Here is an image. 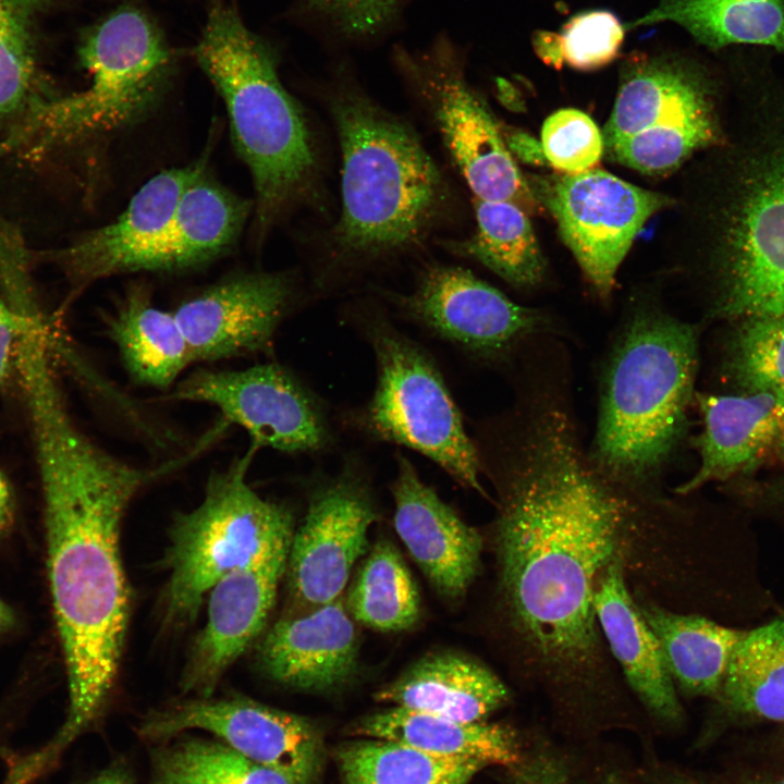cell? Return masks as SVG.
I'll return each mask as SVG.
<instances>
[{"label": "cell", "instance_id": "ac0fdd59", "mask_svg": "<svg viewBox=\"0 0 784 784\" xmlns=\"http://www.w3.org/2000/svg\"><path fill=\"white\" fill-rule=\"evenodd\" d=\"M291 540L234 568L210 589L206 623L183 671L185 693L210 697L224 672L264 629L286 569Z\"/></svg>", "mask_w": 784, "mask_h": 784}, {"label": "cell", "instance_id": "8d00e7d4", "mask_svg": "<svg viewBox=\"0 0 784 784\" xmlns=\"http://www.w3.org/2000/svg\"><path fill=\"white\" fill-rule=\"evenodd\" d=\"M412 0H301L324 35L346 45L375 44L400 26Z\"/></svg>", "mask_w": 784, "mask_h": 784}, {"label": "cell", "instance_id": "7a4b0ae2", "mask_svg": "<svg viewBox=\"0 0 784 784\" xmlns=\"http://www.w3.org/2000/svg\"><path fill=\"white\" fill-rule=\"evenodd\" d=\"M40 476L50 592L63 650L69 708L46 743L61 757L99 716L114 686L130 616L120 551L124 513L138 491L179 465H130L91 442L57 381L23 391Z\"/></svg>", "mask_w": 784, "mask_h": 784}, {"label": "cell", "instance_id": "5bb4252c", "mask_svg": "<svg viewBox=\"0 0 784 784\" xmlns=\"http://www.w3.org/2000/svg\"><path fill=\"white\" fill-rule=\"evenodd\" d=\"M389 296L408 319L485 360L504 359L553 328L546 313L516 304L457 266L429 265L409 293Z\"/></svg>", "mask_w": 784, "mask_h": 784}, {"label": "cell", "instance_id": "7dc6e473", "mask_svg": "<svg viewBox=\"0 0 784 784\" xmlns=\"http://www.w3.org/2000/svg\"><path fill=\"white\" fill-rule=\"evenodd\" d=\"M656 784H695L688 777L681 774H667L662 776Z\"/></svg>", "mask_w": 784, "mask_h": 784}, {"label": "cell", "instance_id": "484cf974", "mask_svg": "<svg viewBox=\"0 0 784 784\" xmlns=\"http://www.w3.org/2000/svg\"><path fill=\"white\" fill-rule=\"evenodd\" d=\"M633 596L659 642L675 687L690 697L715 699L744 630L698 614L673 612L641 590Z\"/></svg>", "mask_w": 784, "mask_h": 784}, {"label": "cell", "instance_id": "4fadbf2b", "mask_svg": "<svg viewBox=\"0 0 784 784\" xmlns=\"http://www.w3.org/2000/svg\"><path fill=\"white\" fill-rule=\"evenodd\" d=\"M169 399L213 406L225 422L247 432L256 450L315 452L330 442L320 402L275 363L237 370L198 369L182 379Z\"/></svg>", "mask_w": 784, "mask_h": 784}, {"label": "cell", "instance_id": "836d02e7", "mask_svg": "<svg viewBox=\"0 0 784 784\" xmlns=\"http://www.w3.org/2000/svg\"><path fill=\"white\" fill-rule=\"evenodd\" d=\"M152 784H290L221 740L180 739L152 755Z\"/></svg>", "mask_w": 784, "mask_h": 784}, {"label": "cell", "instance_id": "f35d334b", "mask_svg": "<svg viewBox=\"0 0 784 784\" xmlns=\"http://www.w3.org/2000/svg\"><path fill=\"white\" fill-rule=\"evenodd\" d=\"M625 33L609 10L580 12L562 27L564 62L578 71L599 70L618 58Z\"/></svg>", "mask_w": 784, "mask_h": 784}, {"label": "cell", "instance_id": "74e56055", "mask_svg": "<svg viewBox=\"0 0 784 784\" xmlns=\"http://www.w3.org/2000/svg\"><path fill=\"white\" fill-rule=\"evenodd\" d=\"M540 142L548 164L564 174L596 169L604 154L602 132L588 114L574 108L550 114Z\"/></svg>", "mask_w": 784, "mask_h": 784}, {"label": "cell", "instance_id": "e0dca14e", "mask_svg": "<svg viewBox=\"0 0 784 784\" xmlns=\"http://www.w3.org/2000/svg\"><path fill=\"white\" fill-rule=\"evenodd\" d=\"M294 294L287 273H245L209 286L173 314L194 363H212L270 352Z\"/></svg>", "mask_w": 784, "mask_h": 784}, {"label": "cell", "instance_id": "f1b7e54d", "mask_svg": "<svg viewBox=\"0 0 784 784\" xmlns=\"http://www.w3.org/2000/svg\"><path fill=\"white\" fill-rule=\"evenodd\" d=\"M355 731L367 738L394 740L434 755L479 760L487 765L515 767L522 760L514 731L486 721L461 722L391 706L363 718Z\"/></svg>", "mask_w": 784, "mask_h": 784}, {"label": "cell", "instance_id": "d4e9b609", "mask_svg": "<svg viewBox=\"0 0 784 784\" xmlns=\"http://www.w3.org/2000/svg\"><path fill=\"white\" fill-rule=\"evenodd\" d=\"M248 205L205 174L183 192L176 209L136 271H179L224 253L238 236Z\"/></svg>", "mask_w": 784, "mask_h": 784}, {"label": "cell", "instance_id": "7bdbcfd3", "mask_svg": "<svg viewBox=\"0 0 784 784\" xmlns=\"http://www.w3.org/2000/svg\"><path fill=\"white\" fill-rule=\"evenodd\" d=\"M531 45L538 58L547 65L561 70L564 63L561 34L550 30H536L531 35Z\"/></svg>", "mask_w": 784, "mask_h": 784}, {"label": "cell", "instance_id": "1f68e13d", "mask_svg": "<svg viewBox=\"0 0 784 784\" xmlns=\"http://www.w3.org/2000/svg\"><path fill=\"white\" fill-rule=\"evenodd\" d=\"M346 784H468L486 763L434 755L413 746L369 738L338 752Z\"/></svg>", "mask_w": 784, "mask_h": 784}, {"label": "cell", "instance_id": "c3c4849f", "mask_svg": "<svg viewBox=\"0 0 784 784\" xmlns=\"http://www.w3.org/2000/svg\"><path fill=\"white\" fill-rule=\"evenodd\" d=\"M597 784H629L626 779L618 774H608L602 777Z\"/></svg>", "mask_w": 784, "mask_h": 784}, {"label": "cell", "instance_id": "603a6c76", "mask_svg": "<svg viewBox=\"0 0 784 784\" xmlns=\"http://www.w3.org/2000/svg\"><path fill=\"white\" fill-rule=\"evenodd\" d=\"M629 569L614 561L599 576L593 593L596 617L625 679L644 707L664 723H678L682 707L659 642L626 586Z\"/></svg>", "mask_w": 784, "mask_h": 784}, {"label": "cell", "instance_id": "d590c367", "mask_svg": "<svg viewBox=\"0 0 784 784\" xmlns=\"http://www.w3.org/2000/svg\"><path fill=\"white\" fill-rule=\"evenodd\" d=\"M728 368L747 392L784 394V314L745 319Z\"/></svg>", "mask_w": 784, "mask_h": 784}, {"label": "cell", "instance_id": "cb8c5ba5", "mask_svg": "<svg viewBox=\"0 0 784 784\" xmlns=\"http://www.w3.org/2000/svg\"><path fill=\"white\" fill-rule=\"evenodd\" d=\"M376 700L461 722H481L509 699L500 677L456 651L428 653L375 695Z\"/></svg>", "mask_w": 784, "mask_h": 784}, {"label": "cell", "instance_id": "f546056e", "mask_svg": "<svg viewBox=\"0 0 784 784\" xmlns=\"http://www.w3.org/2000/svg\"><path fill=\"white\" fill-rule=\"evenodd\" d=\"M715 699L728 714L784 722V611L744 630Z\"/></svg>", "mask_w": 784, "mask_h": 784}, {"label": "cell", "instance_id": "f6af8a7d", "mask_svg": "<svg viewBox=\"0 0 784 784\" xmlns=\"http://www.w3.org/2000/svg\"><path fill=\"white\" fill-rule=\"evenodd\" d=\"M84 784H135L122 764L110 765Z\"/></svg>", "mask_w": 784, "mask_h": 784}, {"label": "cell", "instance_id": "ab89813d", "mask_svg": "<svg viewBox=\"0 0 784 784\" xmlns=\"http://www.w3.org/2000/svg\"><path fill=\"white\" fill-rule=\"evenodd\" d=\"M511 784H569L564 761L548 750H539L514 767Z\"/></svg>", "mask_w": 784, "mask_h": 784}, {"label": "cell", "instance_id": "b9f144b4", "mask_svg": "<svg viewBox=\"0 0 784 784\" xmlns=\"http://www.w3.org/2000/svg\"><path fill=\"white\" fill-rule=\"evenodd\" d=\"M510 154L520 161L542 167L548 164L541 142L523 131H511L503 135Z\"/></svg>", "mask_w": 784, "mask_h": 784}, {"label": "cell", "instance_id": "ba28073f", "mask_svg": "<svg viewBox=\"0 0 784 784\" xmlns=\"http://www.w3.org/2000/svg\"><path fill=\"white\" fill-rule=\"evenodd\" d=\"M79 58L91 85L69 97L34 101L0 143V156L28 143L44 147L132 120L156 98L172 65L162 33L132 4L86 32Z\"/></svg>", "mask_w": 784, "mask_h": 784}, {"label": "cell", "instance_id": "4dcf8cb0", "mask_svg": "<svg viewBox=\"0 0 784 784\" xmlns=\"http://www.w3.org/2000/svg\"><path fill=\"white\" fill-rule=\"evenodd\" d=\"M473 203L475 232L448 242L450 249L480 262L511 285H538L546 274V261L527 212L509 201L474 196Z\"/></svg>", "mask_w": 784, "mask_h": 784}, {"label": "cell", "instance_id": "681fc988", "mask_svg": "<svg viewBox=\"0 0 784 784\" xmlns=\"http://www.w3.org/2000/svg\"><path fill=\"white\" fill-rule=\"evenodd\" d=\"M12 754V750L0 740V760H7Z\"/></svg>", "mask_w": 784, "mask_h": 784}, {"label": "cell", "instance_id": "5b68a950", "mask_svg": "<svg viewBox=\"0 0 784 784\" xmlns=\"http://www.w3.org/2000/svg\"><path fill=\"white\" fill-rule=\"evenodd\" d=\"M698 365L695 326L653 305L635 307L602 375L587 453L604 476L653 494L684 438Z\"/></svg>", "mask_w": 784, "mask_h": 784}, {"label": "cell", "instance_id": "ffe728a7", "mask_svg": "<svg viewBox=\"0 0 784 784\" xmlns=\"http://www.w3.org/2000/svg\"><path fill=\"white\" fill-rule=\"evenodd\" d=\"M204 172L203 160L160 172L142 186L113 222L39 256L59 265L77 285L135 272L170 222L183 192Z\"/></svg>", "mask_w": 784, "mask_h": 784}, {"label": "cell", "instance_id": "3957f363", "mask_svg": "<svg viewBox=\"0 0 784 784\" xmlns=\"http://www.w3.org/2000/svg\"><path fill=\"white\" fill-rule=\"evenodd\" d=\"M724 52V133L691 197L693 253L714 313L784 314V77L771 50Z\"/></svg>", "mask_w": 784, "mask_h": 784}, {"label": "cell", "instance_id": "2e32d148", "mask_svg": "<svg viewBox=\"0 0 784 784\" xmlns=\"http://www.w3.org/2000/svg\"><path fill=\"white\" fill-rule=\"evenodd\" d=\"M377 516L369 487L351 465L313 491L287 556L291 613L341 597L355 563L368 552Z\"/></svg>", "mask_w": 784, "mask_h": 784}, {"label": "cell", "instance_id": "6da1fadb", "mask_svg": "<svg viewBox=\"0 0 784 784\" xmlns=\"http://www.w3.org/2000/svg\"><path fill=\"white\" fill-rule=\"evenodd\" d=\"M491 468L498 591L524 671L566 698L601 696L614 669L593 609L597 579L614 561L633 568V531L666 505L592 465L553 382L523 393Z\"/></svg>", "mask_w": 784, "mask_h": 784}, {"label": "cell", "instance_id": "4316f807", "mask_svg": "<svg viewBox=\"0 0 784 784\" xmlns=\"http://www.w3.org/2000/svg\"><path fill=\"white\" fill-rule=\"evenodd\" d=\"M122 365L138 385L166 390L194 363L173 314L151 302L146 287H131L107 322Z\"/></svg>", "mask_w": 784, "mask_h": 784}, {"label": "cell", "instance_id": "44dd1931", "mask_svg": "<svg viewBox=\"0 0 784 784\" xmlns=\"http://www.w3.org/2000/svg\"><path fill=\"white\" fill-rule=\"evenodd\" d=\"M358 651V629L341 596L281 617L264 638L258 658L273 681L296 689L326 691L355 676Z\"/></svg>", "mask_w": 784, "mask_h": 784}, {"label": "cell", "instance_id": "83f0119b", "mask_svg": "<svg viewBox=\"0 0 784 784\" xmlns=\"http://www.w3.org/2000/svg\"><path fill=\"white\" fill-rule=\"evenodd\" d=\"M672 22L712 52L732 47L784 53V0H659L625 29Z\"/></svg>", "mask_w": 784, "mask_h": 784}, {"label": "cell", "instance_id": "9c48e42d", "mask_svg": "<svg viewBox=\"0 0 784 784\" xmlns=\"http://www.w3.org/2000/svg\"><path fill=\"white\" fill-rule=\"evenodd\" d=\"M256 449L208 477L204 499L179 514L164 561L169 578L164 617L174 626L195 621L208 592L224 575L293 536L292 515L248 483Z\"/></svg>", "mask_w": 784, "mask_h": 784}, {"label": "cell", "instance_id": "8fae6325", "mask_svg": "<svg viewBox=\"0 0 784 784\" xmlns=\"http://www.w3.org/2000/svg\"><path fill=\"white\" fill-rule=\"evenodd\" d=\"M392 58L474 195L527 213L539 209L488 105L466 77L462 49L441 34L425 49L396 46Z\"/></svg>", "mask_w": 784, "mask_h": 784}, {"label": "cell", "instance_id": "bcb514c9", "mask_svg": "<svg viewBox=\"0 0 784 784\" xmlns=\"http://www.w3.org/2000/svg\"><path fill=\"white\" fill-rule=\"evenodd\" d=\"M15 623L12 609L0 599V634L8 632Z\"/></svg>", "mask_w": 784, "mask_h": 784}, {"label": "cell", "instance_id": "277c9868", "mask_svg": "<svg viewBox=\"0 0 784 784\" xmlns=\"http://www.w3.org/2000/svg\"><path fill=\"white\" fill-rule=\"evenodd\" d=\"M338 65L323 86L342 154V205L322 275L352 277L421 249L453 212L452 189L415 130Z\"/></svg>", "mask_w": 784, "mask_h": 784}, {"label": "cell", "instance_id": "9a60e30c", "mask_svg": "<svg viewBox=\"0 0 784 784\" xmlns=\"http://www.w3.org/2000/svg\"><path fill=\"white\" fill-rule=\"evenodd\" d=\"M188 730L215 735L290 784H315L319 775L321 738L304 716L245 697H199L148 714L138 732L146 739L166 740Z\"/></svg>", "mask_w": 784, "mask_h": 784}, {"label": "cell", "instance_id": "52a82bcc", "mask_svg": "<svg viewBox=\"0 0 784 784\" xmlns=\"http://www.w3.org/2000/svg\"><path fill=\"white\" fill-rule=\"evenodd\" d=\"M722 70L682 54L630 53L602 138L607 157L646 175H666L723 138Z\"/></svg>", "mask_w": 784, "mask_h": 784}, {"label": "cell", "instance_id": "d6a6232c", "mask_svg": "<svg viewBox=\"0 0 784 784\" xmlns=\"http://www.w3.org/2000/svg\"><path fill=\"white\" fill-rule=\"evenodd\" d=\"M355 622L379 632H400L416 624L420 597L397 548L380 538L368 550L345 599Z\"/></svg>", "mask_w": 784, "mask_h": 784}, {"label": "cell", "instance_id": "7c38bea8", "mask_svg": "<svg viewBox=\"0 0 784 784\" xmlns=\"http://www.w3.org/2000/svg\"><path fill=\"white\" fill-rule=\"evenodd\" d=\"M526 180L537 201L554 218L586 279L604 298L611 295L636 235L653 215L673 204L667 195L598 168Z\"/></svg>", "mask_w": 784, "mask_h": 784}, {"label": "cell", "instance_id": "60d3db41", "mask_svg": "<svg viewBox=\"0 0 784 784\" xmlns=\"http://www.w3.org/2000/svg\"><path fill=\"white\" fill-rule=\"evenodd\" d=\"M23 323V315L0 295V383L14 366L15 347Z\"/></svg>", "mask_w": 784, "mask_h": 784}, {"label": "cell", "instance_id": "8992f818", "mask_svg": "<svg viewBox=\"0 0 784 784\" xmlns=\"http://www.w3.org/2000/svg\"><path fill=\"white\" fill-rule=\"evenodd\" d=\"M194 54L224 100L236 148L253 176L260 231L297 206L320 205L317 142L281 84L272 47L232 7L216 3Z\"/></svg>", "mask_w": 784, "mask_h": 784}, {"label": "cell", "instance_id": "d6986e66", "mask_svg": "<svg viewBox=\"0 0 784 784\" xmlns=\"http://www.w3.org/2000/svg\"><path fill=\"white\" fill-rule=\"evenodd\" d=\"M396 462L392 483L396 534L434 589L458 599L479 572L482 537L420 479L405 456L399 454Z\"/></svg>", "mask_w": 784, "mask_h": 784}, {"label": "cell", "instance_id": "ee69618b", "mask_svg": "<svg viewBox=\"0 0 784 784\" xmlns=\"http://www.w3.org/2000/svg\"><path fill=\"white\" fill-rule=\"evenodd\" d=\"M13 524V501L5 477L0 470V535Z\"/></svg>", "mask_w": 784, "mask_h": 784}, {"label": "cell", "instance_id": "30bf717a", "mask_svg": "<svg viewBox=\"0 0 784 784\" xmlns=\"http://www.w3.org/2000/svg\"><path fill=\"white\" fill-rule=\"evenodd\" d=\"M377 384L362 420L381 441L430 458L465 488L485 494L481 462L460 411L427 353L388 321L369 323Z\"/></svg>", "mask_w": 784, "mask_h": 784}, {"label": "cell", "instance_id": "f907efd6", "mask_svg": "<svg viewBox=\"0 0 784 784\" xmlns=\"http://www.w3.org/2000/svg\"><path fill=\"white\" fill-rule=\"evenodd\" d=\"M756 784H784V777Z\"/></svg>", "mask_w": 784, "mask_h": 784}, {"label": "cell", "instance_id": "e575fe53", "mask_svg": "<svg viewBox=\"0 0 784 784\" xmlns=\"http://www.w3.org/2000/svg\"><path fill=\"white\" fill-rule=\"evenodd\" d=\"M62 0H0V123L35 101L37 26Z\"/></svg>", "mask_w": 784, "mask_h": 784}, {"label": "cell", "instance_id": "7402d4cb", "mask_svg": "<svg viewBox=\"0 0 784 784\" xmlns=\"http://www.w3.org/2000/svg\"><path fill=\"white\" fill-rule=\"evenodd\" d=\"M695 396L703 424L694 441L700 463L695 475L675 489L677 494L726 480L784 454V394Z\"/></svg>", "mask_w": 784, "mask_h": 784}]
</instances>
